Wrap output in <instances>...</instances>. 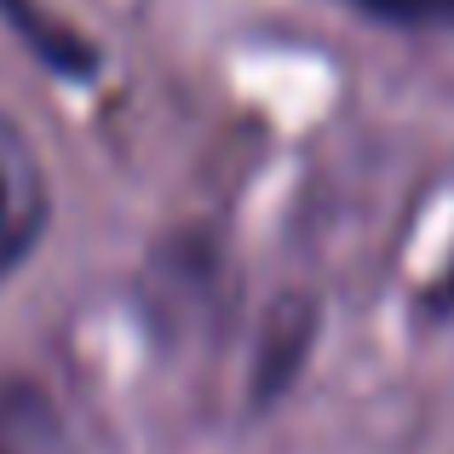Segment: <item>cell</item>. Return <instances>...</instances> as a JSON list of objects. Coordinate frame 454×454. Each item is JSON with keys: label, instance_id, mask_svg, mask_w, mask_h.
Listing matches in <instances>:
<instances>
[{"label": "cell", "instance_id": "1", "mask_svg": "<svg viewBox=\"0 0 454 454\" xmlns=\"http://www.w3.org/2000/svg\"><path fill=\"white\" fill-rule=\"evenodd\" d=\"M46 224H52V184L41 150L12 115H0V282L41 247Z\"/></svg>", "mask_w": 454, "mask_h": 454}, {"label": "cell", "instance_id": "2", "mask_svg": "<svg viewBox=\"0 0 454 454\" xmlns=\"http://www.w3.org/2000/svg\"><path fill=\"white\" fill-rule=\"evenodd\" d=\"M310 345H317V300L305 294H282L265 317V333H259V356H254V403L265 409L270 397L300 380Z\"/></svg>", "mask_w": 454, "mask_h": 454}, {"label": "cell", "instance_id": "3", "mask_svg": "<svg viewBox=\"0 0 454 454\" xmlns=\"http://www.w3.org/2000/svg\"><path fill=\"white\" fill-rule=\"evenodd\" d=\"M0 18H6L12 29L23 35V46H29L46 69H58V75L87 81L92 69H98V46L81 41V35L64 29V23H52L41 6H35V0H0Z\"/></svg>", "mask_w": 454, "mask_h": 454}, {"label": "cell", "instance_id": "4", "mask_svg": "<svg viewBox=\"0 0 454 454\" xmlns=\"http://www.w3.org/2000/svg\"><path fill=\"white\" fill-rule=\"evenodd\" d=\"M328 6L391 35H454V0H328Z\"/></svg>", "mask_w": 454, "mask_h": 454}]
</instances>
